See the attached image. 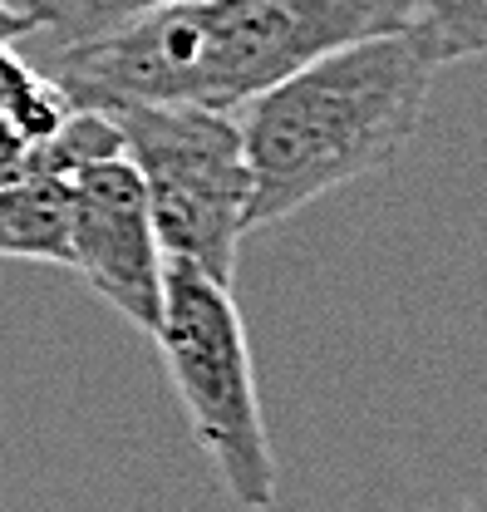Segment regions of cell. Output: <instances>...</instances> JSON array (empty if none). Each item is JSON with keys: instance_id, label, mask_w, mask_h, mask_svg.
<instances>
[{"instance_id": "1", "label": "cell", "mask_w": 487, "mask_h": 512, "mask_svg": "<svg viewBox=\"0 0 487 512\" xmlns=\"http://www.w3.org/2000/svg\"><path fill=\"white\" fill-rule=\"evenodd\" d=\"M404 25L409 0H158L45 50L40 69L79 109L202 104L237 114L301 64Z\"/></svg>"}, {"instance_id": "2", "label": "cell", "mask_w": 487, "mask_h": 512, "mask_svg": "<svg viewBox=\"0 0 487 512\" xmlns=\"http://www.w3.org/2000/svg\"><path fill=\"white\" fill-rule=\"evenodd\" d=\"M438 64L409 30L340 45L237 109L251 163V232L389 168L419 133Z\"/></svg>"}, {"instance_id": "3", "label": "cell", "mask_w": 487, "mask_h": 512, "mask_svg": "<svg viewBox=\"0 0 487 512\" xmlns=\"http://www.w3.org/2000/svg\"><path fill=\"white\" fill-rule=\"evenodd\" d=\"M158 340L168 384L187 414L197 448L222 473L227 493L242 508L276 503V453L266 439L251 340L232 286L187 266L168 261L163 271V311L148 330Z\"/></svg>"}, {"instance_id": "4", "label": "cell", "mask_w": 487, "mask_h": 512, "mask_svg": "<svg viewBox=\"0 0 487 512\" xmlns=\"http://www.w3.org/2000/svg\"><path fill=\"white\" fill-rule=\"evenodd\" d=\"M104 114L119 124L123 158L143 178L163 256L232 286L251 232L242 119L202 104H114Z\"/></svg>"}, {"instance_id": "5", "label": "cell", "mask_w": 487, "mask_h": 512, "mask_svg": "<svg viewBox=\"0 0 487 512\" xmlns=\"http://www.w3.org/2000/svg\"><path fill=\"white\" fill-rule=\"evenodd\" d=\"M69 247L74 271L138 330H153L163 311V271L148 192L138 168L114 153L69 173Z\"/></svg>"}, {"instance_id": "6", "label": "cell", "mask_w": 487, "mask_h": 512, "mask_svg": "<svg viewBox=\"0 0 487 512\" xmlns=\"http://www.w3.org/2000/svg\"><path fill=\"white\" fill-rule=\"evenodd\" d=\"M0 256L15 261H55L69 266V178L25 173L0 183Z\"/></svg>"}, {"instance_id": "7", "label": "cell", "mask_w": 487, "mask_h": 512, "mask_svg": "<svg viewBox=\"0 0 487 512\" xmlns=\"http://www.w3.org/2000/svg\"><path fill=\"white\" fill-rule=\"evenodd\" d=\"M433 64H458L487 55V0H409L404 25Z\"/></svg>"}, {"instance_id": "8", "label": "cell", "mask_w": 487, "mask_h": 512, "mask_svg": "<svg viewBox=\"0 0 487 512\" xmlns=\"http://www.w3.org/2000/svg\"><path fill=\"white\" fill-rule=\"evenodd\" d=\"M20 10L35 15V35L40 50H55V45H74V40H89L109 25H119L128 15L158 5V0H10Z\"/></svg>"}, {"instance_id": "9", "label": "cell", "mask_w": 487, "mask_h": 512, "mask_svg": "<svg viewBox=\"0 0 487 512\" xmlns=\"http://www.w3.org/2000/svg\"><path fill=\"white\" fill-rule=\"evenodd\" d=\"M74 109H79V104H74L60 84L35 64V69L25 74V84L10 94V104H5L0 114L10 119V128H15L30 148H40L45 138H55V133L69 124V114H74Z\"/></svg>"}, {"instance_id": "10", "label": "cell", "mask_w": 487, "mask_h": 512, "mask_svg": "<svg viewBox=\"0 0 487 512\" xmlns=\"http://www.w3.org/2000/svg\"><path fill=\"white\" fill-rule=\"evenodd\" d=\"M25 173H30V143L0 114V183H15V178H25Z\"/></svg>"}, {"instance_id": "11", "label": "cell", "mask_w": 487, "mask_h": 512, "mask_svg": "<svg viewBox=\"0 0 487 512\" xmlns=\"http://www.w3.org/2000/svg\"><path fill=\"white\" fill-rule=\"evenodd\" d=\"M30 69H35V64L25 60L15 45H0V109L10 104V94L25 84V74H30Z\"/></svg>"}, {"instance_id": "12", "label": "cell", "mask_w": 487, "mask_h": 512, "mask_svg": "<svg viewBox=\"0 0 487 512\" xmlns=\"http://www.w3.org/2000/svg\"><path fill=\"white\" fill-rule=\"evenodd\" d=\"M30 35H35V15L0 0V45H15V40H30Z\"/></svg>"}]
</instances>
